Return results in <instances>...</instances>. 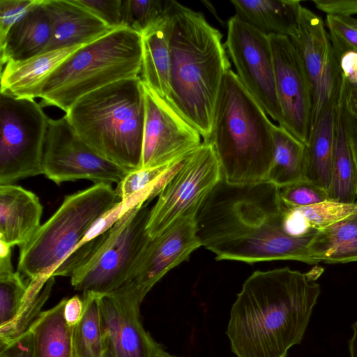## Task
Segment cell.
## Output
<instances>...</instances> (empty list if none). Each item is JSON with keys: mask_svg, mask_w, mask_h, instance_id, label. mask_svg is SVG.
<instances>
[{"mask_svg": "<svg viewBox=\"0 0 357 357\" xmlns=\"http://www.w3.org/2000/svg\"><path fill=\"white\" fill-rule=\"evenodd\" d=\"M65 116L77 135L99 155L129 172L141 168L145 96L140 77L82 96Z\"/></svg>", "mask_w": 357, "mask_h": 357, "instance_id": "cell-5", "label": "cell"}, {"mask_svg": "<svg viewBox=\"0 0 357 357\" xmlns=\"http://www.w3.org/2000/svg\"><path fill=\"white\" fill-rule=\"evenodd\" d=\"M225 45L244 88L266 114L282 127L269 36L235 15L227 22Z\"/></svg>", "mask_w": 357, "mask_h": 357, "instance_id": "cell-12", "label": "cell"}, {"mask_svg": "<svg viewBox=\"0 0 357 357\" xmlns=\"http://www.w3.org/2000/svg\"><path fill=\"white\" fill-rule=\"evenodd\" d=\"M284 207L279 187L271 182L233 185L222 179L198 207L197 236L217 260L315 264L308 246L317 232L288 235L282 224Z\"/></svg>", "mask_w": 357, "mask_h": 357, "instance_id": "cell-1", "label": "cell"}, {"mask_svg": "<svg viewBox=\"0 0 357 357\" xmlns=\"http://www.w3.org/2000/svg\"><path fill=\"white\" fill-rule=\"evenodd\" d=\"M68 298L41 312L28 328L31 333L35 357H74L73 333L64 318Z\"/></svg>", "mask_w": 357, "mask_h": 357, "instance_id": "cell-25", "label": "cell"}, {"mask_svg": "<svg viewBox=\"0 0 357 357\" xmlns=\"http://www.w3.org/2000/svg\"><path fill=\"white\" fill-rule=\"evenodd\" d=\"M37 0H0V43Z\"/></svg>", "mask_w": 357, "mask_h": 357, "instance_id": "cell-38", "label": "cell"}, {"mask_svg": "<svg viewBox=\"0 0 357 357\" xmlns=\"http://www.w3.org/2000/svg\"><path fill=\"white\" fill-rule=\"evenodd\" d=\"M29 281L13 268H0V327L17 316L27 291Z\"/></svg>", "mask_w": 357, "mask_h": 357, "instance_id": "cell-34", "label": "cell"}, {"mask_svg": "<svg viewBox=\"0 0 357 357\" xmlns=\"http://www.w3.org/2000/svg\"><path fill=\"white\" fill-rule=\"evenodd\" d=\"M112 29L122 26V0H76Z\"/></svg>", "mask_w": 357, "mask_h": 357, "instance_id": "cell-37", "label": "cell"}, {"mask_svg": "<svg viewBox=\"0 0 357 357\" xmlns=\"http://www.w3.org/2000/svg\"><path fill=\"white\" fill-rule=\"evenodd\" d=\"M84 311L73 328L74 357H104L106 344L103 335L99 295L82 292Z\"/></svg>", "mask_w": 357, "mask_h": 357, "instance_id": "cell-31", "label": "cell"}, {"mask_svg": "<svg viewBox=\"0 0 357 357\" xmlns=\"http://www.w3.org/2000/svg\"><path fill=\"white\" fill-rule=\"evenodd\" d=\"M328 200L355 203L357 195V168L354 158L337 112L335 153Z\"/></svg>", "mask_w": 357, "mask_h": 357, "instance_id": "cell-30", "label": "cell"}, {"mask_svg": "<svg viewBox=\"0 0 357 357\" xmlns=\"http://www.w3.org/2000/svg\"><path fill=\"white\" fill-rule=\"evenodd\" d=\"M151 208L148 203L130 208L94 238L90 253L70 275L75 290L102 295L125 283L151 238L146 229Z\"/></svg>", "mask_w": 357, "mask_h": 357, "instance_id": "cell-8", "label": "cell"}, {"mask_svg": "<svg viewBox=\"0 0 357 357\" xmlns=\"http://www.w3.org/2000/svg\"><path fill=\"white\" fill-rule=\"evenodd\" d=\"M172 18L166 100L206 142L223 78L231 69L226 47L202 13L173 1Z\"/></svg>", "mask_w": 357, "mask_h": 357, "instance_id": "cell-3", "label": "cell"}, {"mask_svg": "<svg viewBox=\"0 0 357 357\" xmlns=\"http://www.w3.org/2000/svg\"><path fill=\"white\" fill-rule=\"evenodd\" d=\"M55 277L29 280L27 291L15 318L8 324L0 327V342H7L24 333L40 314L48 299Z\"/></svg>", "mask_w": 357, "mask_h": 357, "instance_id": "cell-32", "label": "cell"}, {"mask_svg": "<svg viewBox=\"0 0 357 357\" xmlns=\"http://www.w3.org/2000/svg\"><path fill=\"white\" fill-rule=\"evenodd\" d=\"M236 15L261 33L291 36L296 31L301 1L297 0H231Z\"/></svg>", "mask_w": 357, "mask_h": 357, "instance_id": "cell-23", "label": "cell"}, {"mask_svg": "<svg viewBox=\"0 0 357 357\" xmlns=\"http://www.w3.org/2000/svg\"><path fill=\"white\" fill-rule=\"evenodd\" d=\"M353 335L349 342L350 357H357V321L351 326Z\"/></svg>", "mask_w": 357, "mask_h": 357, "instance_id": "cell-42", "label": "cell"}, {"mask_svg": "<svg viewBox=\"0 0 357 357\" xmlns=\"http://www.w3.org/2000/svg\"><path fill=\"white\" fill-rule=\"evenodd\" d=\"M82 46L47 51L25 60L6 63L1 68V93L16 98H39L45 80Z\"/></svg>", "mask_w": 357, "mask_h": 357, "instance_id": "cell-20", "label": "cell"}, {"mask_svg": "<svg viewBox=\"0 0 357 357\" xmlns=\"http://www.w3.org/2000/svg\"><path fill=\"white\" fill-rule=\"evenodd\" d=\"M312 83L313 126L323 112L337 103L341 72L329 32L321 17L301 6L298 26L289 37Z\"/></svg>", "mask_w": 357, "mask_h": 357, "instance_id": "cell-15", "label": "cell"}, {"mask_svg": "<svg viewBox=\"0 0 357 357\" xmlns=\"http://www.w3.org/2000/svg\"><path fill=\"white\" fill-rule=\"evenodd\" d=\"M142 36L125 27L85 45L61 63L43 83L40 105L66 113L82 96L114 82L139 76Z\"/></svg>", "mask_w": 357, "mask_h": 357, "instance_id": "cell-6", "label": "cell"}, {"mask_svg": "<svg viewBox=\"0 0 357 357\" xmlns=\"http://www.w3.org/2000/svg\"><path fill=\"white\" fill-rule=\"evenodd\" d=\"M313 3L327 15L350 17L357 15V0H314Z\"/></svg>", "mask_w": 357, "mask_h": 357, "instance_id": "cell-40", "label": "cell"}, {"mask_svg": "<svg viewBox=\"0 0 357 357\" xmlns=\"http://www.w3.org/2000/svg\"><path fill=\"white\" fill-rule=\"evenodd\" d=\"M144 89L145 119L140 169L176 162L202 143V136L165 98L144 84Z\"/></svg>", "mask_w": 357, "mask_h": 357, "instance_id": "cell-16", "label": "cell"}, {"mask_svg": "<svg viewBox=\"0 0 357 357\" xmlns=\"http://www.w3.org/2000/svg\"><path fill=\"white\" fill-rule=\"evenodd\" d=\"M104 357H114L112 353L110 351V350L107 348H106V351Z\"/></svg>", "mask_w": 357, "mask_h": 357, "instance_id": "cell-43", "label": "cell"}, {"mask_svg": "<svg viewBox=\"0 0 357 357\" xmlns=\"http://www.w3.org/2000/svg\"><path fill=\"white\" fill-rule=\"evenodd\" d=\"M198 207L191 208L161 234L151 238L127 280L115 291L140 306L148 292L168 271L202 246L195 219Z\"/></svg>", "mask_w": 357, "mask_h": 357, "instance_id": "cell-13", "label": "cell"}, {"mask_svg": "<svg viewBox=\"0 0 357 357\" xmlns=\"http://www.w3.org/2000/svg\"><path fill=\"white\" fill-rule=\"evenodd\" d=\"M331 38L342 76L337 103V116L348 139L357 168V52Z\"/></svg>", "mask_w": 357, "mask_h": 357, "instance_id": "cell-27", "label": "cell"}, {"mask_svg": "<svg viewBox=\"0 0 357 357\" xmlns=\"http://www.w3.org/2000/svg\"><path fill=\"white\" fill-rule=\"evenodd\" d=\"M357 213V202L344 204L326 200L304 207L284 206L282 227L294 237L316 234L341 220Z\"/></svg>", "mask_w": 357, "mask_h": 357, "instance_id": "cell-28", "label": "cell"}, {"mask_svg": "<svg viewBox=\"0 0 357 357\" xmlns=\"http://www.w3.org/2000/svg\"><path fill=\"white\" fill-rule=\"evenodd\" d=\"M273 123L236 73L225 74L215 104L208 139L222 179L233 185L267 181L273 158Z\"/></svg>", "mask_w": 357, "mask_h": 357, "instance_id": "cell-4", "label": "cell"}, {"mask_svg": "<svg viewBox=\"0 0 357 357\" xmlns=\"http://www.w3.org/2000/svg\"><path fill=\"white\" fill-rule=\"evenodd\" d=\"M43 4L52 28L46 52L85 45L113 30L76 0H43Z\"/></svg>", "mask_w": 357, "mask_h": 357, "instance_id": "cell-19", "label": "cell"}, {"mask_svg": "<svg viewBox=\"0 0 357 357\" xmlns=\"http://www.w3.org/2000/svg\"><path fill=\"white\" fill-rule=\"evenodd\" d=\"M163 354H162L161 357H181V356H174V355L169 354V353L165 352V351Z\"/></svg>", "mask_w": 357, "mask_h": 357, "instance_id": "cell-44", "label": "cell"}, {"mask_svg": "<svg viewBox=\"0 0 357 357\" xmlns=\"http://www.w3.org/2000/svg\"><path fill=\"white\" fill-rule=\"evenodd\" d=\"M128 172L84 143L65 115L50 119L43 158V174L47 178L57 185L79 179L112 185L120 183Z\"/></svg>", "mask_w": 357, "mask_h": 357, "instance_id": "cell-11", "label": "cell"}, {"mask_svg": "<svg viewBox=\"0 0 357 357\" xmlns=\"http://www.w3.org/2000/svg\"><path fill=\"white\" fill-rule=\"evenodd\" d=\"M43 207L38 196L14 184L0 185V243L20 248L40 229Z\"/></svg>", "mask_w": 357, "mask_h": 357, "instance_id": "cell-18", "label": "cell"}, {"mask_svg": "<svg viewBox=\"0 0 357 357\" xmlns=\"http://www.w3.org/2000/svg\"><path fill=\"white\" fill-rule=\"evenodd\" d=\"M172 7L141 35L142 63L140 77L144 84L165 100L170 93Z\"/></svg>", "mask_w": 357, "mask_h": 357, "instance_id": "cell-22", "label": "cell"}, {"mask_svg": "<svg viewBox=\"0 0 357 357\" xmlns=\"http://www.w3.org/2000/svg\"><path fill=\"white\" fill-rule=\"evenodd\" d=\"M222 180L213 146L203 142L189 153L151 208L146 229L154 238L202 201Z\"/></svg>", "mask_w": 357, "mask_h": 357, "instance_id": "cell-10", "label": "cell"}, {"mask_svg": "<svg viewBox=\"0 0 357 357\" xmlns=\"http://www.w3.org/2000/svg\"><path fill=\"white\" fill-rule=\"evenodd\" d=\"M273 158L267 181L278 187L304 179L306 146L284 128L273 125Z\"/></svg>", "mask_w": 357, "mask_h": 357, "instance_id": "cell-29", "label": "cell"}, {"mask_svg": "<svg viewBox=\"0 0 357 357\" xmlns=\"http://www.w3.org/2000/svg\"><path fill=\"white\" fill-rule=\"evenodd\" d=\"M308 250L315 264L357 261V213L318 231Z\"/></svg>", "mask_w": 357, "mask_h": 357, "instance_id": "cell-26", "label": "cell"}, {"mask_svg": "<svg viewBox=\"0 0 357 357\" xmlns=\"http://www.w3.org/2000/svg\"><path fill=\"white\" fill-rule=\"evenodd\" d=\"M172 0H126L122 5V26L142 35L172 7Z\"/></svg>", "mask_w": 357, "mask_h": 357, "instance_id": "cell-33", "label": "cell"}, {"mask_svg": "<svg viewBox=\"0 0 357 357\" xmlns=\"http://www.w3.org/2000/svg\"><path fill=\"white\" fill-rule=\"evenodd\" d=\"M99 304L106 348L114 357H160L164 349L143 327L139 306L119 291L99 295Z\"/></svg>", "mask_w": 357, "mask_h": 357, "instance_id": "cell-17", "label": "cell"}, {"mask_svg": "<svg viewBox=\"0 0 357 357\" xmlns=\"http://www.w3.org/2000/svg\"><path fill=\"white\" fill-rule=\"evenodd\" d=\"M121 202L110 184L97 183L66 195L34 236L20 248L18 271L48 279L96 222Z\"/></svg>", "mask_w": 357, "mask_h": 357, "instance_id": "cell-7", "label": "cell"}, {"mask_svg": "<svg viewBox=\"0 0 357 357\" xmlns=\"http://www.w3.org/2000/svg\"><path fill=\"white\" fill-rule=\"evenodd\" d=\"M84 311V303L77 295L68 298L64 307V318L70 327H75L80 321Z\"/></svg>", "mask_w": 357, "mask_h": 357, "instance_id": "cell-41", "label": "cell"}, {"mask_svg": "<svg viewBox=\"0 0 357 357\" xmlns=\"http://www.w3.org/2000/svg\"><path fill=\"white\" fill-rule=\"evenodd\" d=\"M320 285L289 267L255 271L231 305L226 334L236 357H286L301 342Z\"/></svg>", "mask_w": 357, "mask_h": 357, "instance_id": "cell-2", "label": "cell"}, {"mask_svg": "<svg viewBox=\"0 0 357 357\" xmlns=\"http://www.w3.org/2000/svg\"><path fill=\"white\" fill-rule=\"evenodd\" d=\"M283 126L307 146L313 128V91L302 59L289 37L269 36Z\"/></svg>", "mask_w": 357, "mask_h": 357, "instance_id": "cell-14", "label": "cell"}, {"mask_svg": "<svg viewBox=\"0 0 357 357\" xmlns=\"http://www.w3.org/2000/svg\"><path fill=\"white\" fill-rule=\"evenodd\" d=\"M49 120L35 99L0 94V185L43 174Z\"/></svg>", "mask_w": 357, "mask_h": 357, "instance_id": "cell-9", "label": "cell"}, {"mask_svg": "<svg viewBox=\"0 0 357 357\" xmlns=\"http://www.w3.org/2000/svg\"><path fill=\"white\" fill-rule=\"evenodd\" d=\"M279 195L287 207H304L328 200L327 190L306 179L279 187Z\"/></svg>", "mask_w": 357, "mask_h": 357, "instance_id": "cell-35", "label": "cell"}, {"mask_svg": "<svg viewBox=\"0 0 357 357\" xmlns=\"http://www.w3.org/2000/svg\"><path fill=\"white\" fill-rule=\"evenodd\" d=\"M0 357H35L29 330L9 341L0 342Z\"/></svg>", "mask_w": 357, "mask_h": 357, "instance_id": "cell-39", "label": "cell"}, {"mask_svg": "<svg viewBox=\"0 0 357 357\" xmlns=\"http://www.w3.org/2000/svg\"><path fill=\"white\" fill-rule=\"evenodd\" d=\"M52 35V24L43 0H37L0 43L1 67L9 61L25 60L46 52Z\"/></svg>", "mask_w": 357, "mask_h": 357, "instance_id": "cell-21", "label": "cell"}, {"mask_svg": "<svg viewBox=\"0 0 357 357\" xmlns=\"http://www.w3.org/2000/svg\"><path fill=\"white\" fill-rule=\"evenodd\" d=\"M329 34L346 47L357 52V18L350 16L327 15Z\"/></svg>", "mask_w": 357, "mask_h": 357, "instance_id": "cell-36", "label": "cell"}, {"mask_svg": "<svg viewBox=\"0 0 357 357\" xmlns=\"http://www.w3.org/2000/svg\"><path fill=\"white\" fill-rule=\"evenodd\" d=\"M337 128V105L327 107L315 122L305 148L304 179L328 191L331 183Z\"/></svg>", "mask_w": 357, "mask_h": 357, "instance_id": "cell-24", "label": "cell"}]
</instances>
